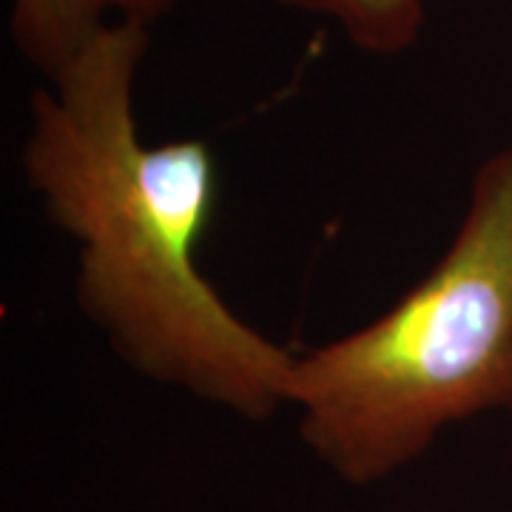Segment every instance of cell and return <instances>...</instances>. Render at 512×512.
I'll list each match as a JSON object with an SVG mask.
<instances>
[{
  "label": "cell",
  "mask_w": 512,
  "mask_h": 512,
  "mask_svg": "<svg viewBox=\"0 0 512 512\" xmlns=\"http://www.w3.org/2000/svg\"><path fill=\"white\" fill-rule=\"evenodd\" d=\"M282 6L330 20L350 46L376 57H396L421 40L433 0H279Z\"/></svg>",
  "instance_id": "4"
},
{
  "label": "cell",
  "mask_w": 512,
  "mask_h": 512,
  "mask_svg": "<svg viewBox=\"0 0 512 512\" xmlns=\"http://www.w3.org/2000/svg\"><path fill=\"white\" fill-rule=\"evenodd\" d=\"M174 6L177 0H12L9 35L23 60L49 80L114 23L154 29Z\"/></svg>",
  "instance_id": "3"
},
{
  "label": "cell",
  "mask_w": 512,
  "mask_h": 512,
  "mask_svg": "<svg viewBox=\"0 0 512 512\" xmlns=\"http://www.w3.org/2000/svg\"><path fill=\"white\" fill-rule=\"evenodd\" d=\"M148 37L146 26L114 23L32 92L23 177L72 239L77 308L117 359L265 421L288 407L296 353L248 325L202 274L220 163L200 137L143 140L134 94Z\"/></svg>",
  "instance_id": "1"
},
{
  "label": "cell",
  "mask_w": 512,
  "mask_h": 512,
  "mask_svg": "<svg viewBox=\"0 0 512 512\" xmlns=\"http://www.w3.org/2000/svg\"><path fill=\"white\" fill-rule=\"evenodd\" d=\"M288 407L353 487L402 473L461 421L512 410V140L476 168L436 265L367 325L296 356Z\"/></svg>",
  "instance_id": "2"
}]
</instances>
